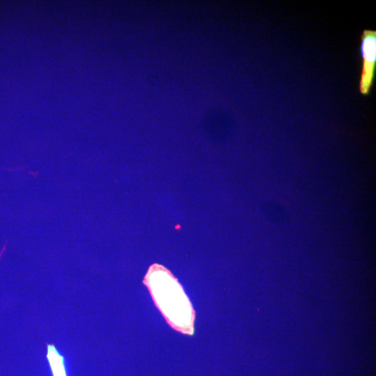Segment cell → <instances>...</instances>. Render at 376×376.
Returning a JSON list of instances; mask_svg holds the SVG:
<instances>
[{
	"label": "cell",
	"instance_id": "1",
	"mask_svg": "<svg viewBox=\"0 0 376 376\" xmlns=\"http://www.w3.org/2000/svg\"><path fill=\"white\" fill-rule=\"evenodd\" d=\"M144 283L171 326L185 334H192L194 310L181 285L171 272L162 265H152L146 275Z\"/></svg>",
	"mask_w": 376,
	"mask_h": 376
},
{
	"label": "cell",
	"instance_id": "2",
	"mask_svg": "<svg viewBox=\"0 0 376 376\" xmlns=\"http://www.w3.org/2000/svg\"><path fill=\"white\" fill-rule=\"evenodd\" d=\"M361 53L363 59L359 90L367 95L373 85L376 65V31L364 30L361 35Z\"/></svg>",
	"mask_w": 376,
	"mask_h": 376
}]
</instances>
